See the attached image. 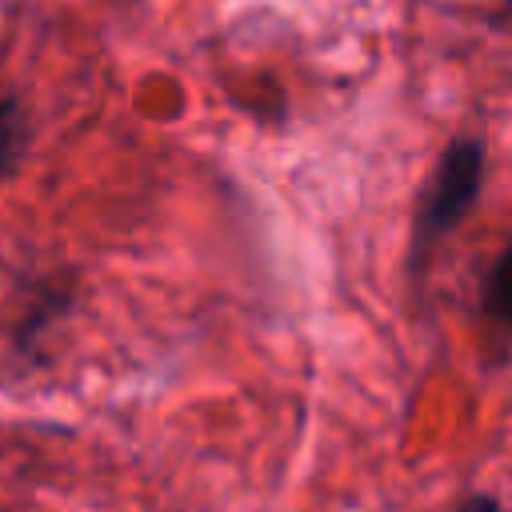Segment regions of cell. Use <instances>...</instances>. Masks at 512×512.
I'll use <instances>...</instances> for the list:
<instances>
[{"instance_id": "cell-1", "label": "cell", "mask_w": 512, "mask_h": 512, "mask_svg": "<svg viewBox=\"0 0 512 512\" xmlns=\"http://www.w3.org/2000/svg\"><path fill=\"white\" fill-rule=\"evenodd\" d=\"M480 180H484V144L480 140H456V144H448V152L440 156V164L432 172L428 196H424V204L416 212L412 268H420L428 260L432 244L440 236H448L460 224V216L476 204Z\"/></svg>"}, {"instance_id": "cell-2", "label": "cell", "mask_w": 512, "mask_h": 512, "mask_svg": "<svg viewBox=\"0 0 512 512\" xmlns=\"http://www.w3.org/2000/svg\"><path fill=\"white\" fill-rule=\"evenodd\" d=\"M28 128H24V112L12 96H0V180L20 164Z\"/></svg>"}, {"instance_id": "cell-3", "label": "cell", "mask_w": 512, "mask_h": 512, "mask_svg": "<svg viewBox=\"0 0 512 512\" xmlns=\"http://www.w3.org/2000/svg\"><path fill=\"white\" fill-rule=\"evenodd\" d=\"M488 304H492V312H496L504 324H512V248H508V252L500 256V264L492 268Z\"/></svg>"}, {"instance_id": "cell-4", "label": "cell", "mask_w": 512, "mask_h": 512, "mask_svg": "<svg viewBox=\"0 0 512 512\" xmlns=\"http://www.w3.org/2000/svg\"><path fill=\"white\" fill-rule=\"evenodd\" d=\"M464 512H496V504H492L488 496H476V500L464 504Z\"/></svg>"}]
</instances>
